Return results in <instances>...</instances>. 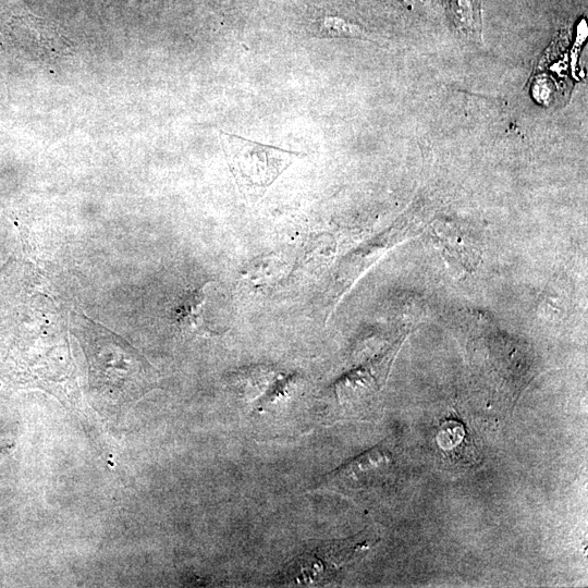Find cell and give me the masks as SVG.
<instances>
[{"mask_svg": "<svg viewBox=\"0 0 588 588\" xmlns=\"http://www.w3.org/2000/svg\"><path fill=\"white\" fill-rule=\"evenodd\" d=\"M444 10L455 32L470 40L481 39V0H444Z\"/></svg>", "mask_w": 588, "mask_h": 588, "instance_id": "obj_4", "label": "cell"}, {"mask_svg": "<svg viewBox=\"0 0 588 588\" xmlns=\"http://www.w3.org/2000/svg\"><path fill=\"white\" fill-rule=\"evenodd\" d=\"M392 457L389 451L381 446L373 448L335 471L340 481L352 486H364L389 467Z\"/></svg>", "mask_w": 588, "mask_h": 588, "instance_id": "obj_3", "label": "cell"}, {"mask_svg": "<svg viewBox=\"0 0 588 588\" xmlns=\"http://www.w3.org/2000/svg\"><path fill=\"white\" fill-rule=\"evenodd\" d=\"M320 29L322 36L327 37L365 38L367 36L358 25L338 17L324 19Z\"/></svg>", "mask_w": 588, "mask_h": 588, "instance_id": "obj_6", "label": "cell"}, {"mask_svg": "<svg viewBox=\"0 0 588 588\" xmlns=\"http://www.w3.org/2000/svg\"><path fill=\"white\" fill-rule=\"evenodd\" d=\"M375 541L362 532L352 538L323 543L293 560L282 572L281 581L293 585L320 584L354 562Z\"/></svg>", "mask_w": 588, "mask_h": 588, "instance_id": "obj_2", "label": "cell"}, {"mask_svg": "<svg viewBox=\"0 0 588 588\" xmlns=\"http://www.w3.org/2000/svg\"><path fill=\"white\" fill-rule=\"evenodd\" d=\"M377 379L370 367L363 368L341 380L336 391L342 400L363 396L376 389Z\"/></svg>", "mask_w": 588, "mask_h": 588, "instance_id": "obj_5", "label": "cell"}, {"mask_svg": "<svg viewBox=\"0 0 588 588\" xmlns=\"http://www.w3.org/2000/svg\"><path fill=\"white\" fill-rule=\"evenodd\" d=\"M220 137L231 173L249 205L257 204L294 160L304 156L222 131Z\"/></svg>", "mask_w": 588, "mask_h": 588, "instance_id": "obj_1", "label": "cell"}]
</instances>
